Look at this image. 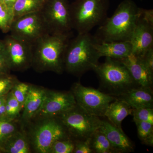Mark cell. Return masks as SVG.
<instances>
[{"mask_svg":"<svg viewBox=\"0 0 153 153\" xmlns=\"http://www.w3.org/2000/svg\"><path fill=\"white\" fill-rule=\"evenodd\" d=\"M16 131V126L11 120L0 118V145Z\"/></svg>","mask_w":153,"mask_h":153,"instance_id":"obj_27","label":"cell"},{"mask_svg":"<svg viewBox=\"0 0 153 153\" xmlns=\"http://www.w3.org/2000/svg\"><path fill=\"white\" fill-rule=\"evenodd\" d=\"M91 144L93 152L97 153H110L115 152L104 133L100 129L91 137Z\"/></svg>","mask_w":153,"mask_h":153,"instance_id":"obj_22","label":"cell"},{"mask_svg":"<svg viewBox=\"0 0 153 153\" xmlns=\"http://www.w3.org/2000/svg\"><path fill=\"white\" fill-rule=\"evenodd\" d=\"M134 121L147 122L153 124V108H133Z\"/></svg>","mask_w":153,"mask_h":153,"instance_id":"obj_28","label":"cell"},{"mask_svg":"<svg viewBox=\"0 0 153 153\" xmlns=\"http://www.w3.org/2000/svg\"><path fill=\"white\" fill-rule=\"evenodd\" d=\"M3 1V0H0V2Z\"/></svg>","mask_w":153,"mask_h":153,"instance_id":"obj_38","label":"cell"},{"mask_svg":"<svg viewBox=\"0 0 153 153\" xmlns=\"http://www.w3.org/2000/svg\"><path fill=\"white\" fill-rule=\"evenodd\" d=\"M95 42L90 33L78 34L70 39L64 54V69L75 75L93 70L100 58L94 47Z\"/></svg>","mask_w":153,"mask_h":153,"instance_id":"obj_3","label":"cell"},{"mask_svg":"<svg viewBox=\"0 0 153 153\" xmlns=\"http://www.w3.org/2000/svg\"><path fill=\"white\" fill-rule=\"evenodd\" d=\"M71 33H48L32 44V66L38 71L61 74L64 70V54Z\"/></svg>","mask_w":153,"mask_h":153,"instance_id":"obj_2","label":"cell"},{"mask_svg":"<svg viewBox=\"0 0 153 153\" xmlns=\"http://www.w3.org/2000/svg\"><path fill=\"white\" fill-rule=\"evenodd\" d=\"M0 149H1V148H0Z\"/></svg>","mask_w":153,"mask_h":153,"instance_id":"obj_39","label":"cell"},{"mask_svg":"<svg viewBox=\"0 0 153 153\" xmlns=\"http://www.w3.org/2000/svg\"><path fill=\"white\" fill-rule=\"evenodd\" d=\"M137 126L138 136L146 145H153V124L144 121H134Z\"/></svg>","mask_w":153,"mask_h":153,"instance_id":"obj_24","label":"cell"},{"mask_svg":"<svg viewBox=\"0 0 153 153\" xmlns=\"http://www.w3.org/2000/svg\"><path fill=\"white\" fill-rule=\"evenodd\" d=\"M132 53L139 57L153 47V10L140 8L133 33L130 41Z\"/></svg>","mask_w":153,"mask_h":153,"instance_id":"obj_10","label":"cell"},{"mask_svg":"<svg viewBox=\"0 0 153 153\" xmlns=\"http://www.w3.org/2000/svg\"><path fill=\"white\" fill-rule=\"evenodd\" d=\"M75 145L72 142L63 139L55 142L49 151V153H73Z\"/></svg>","mask_w":153,"mask_h":153,"instance_id":"obj_30","label":"cell"},{"mask_svg":"<svg viewBox=\"0 0 153 153\" xmlns=\"http://www.w3.org/2000/svg\"><path fill=\"white\" fill-rule=\"evenodd\" d=\"M3 2L9 7L13 8L17 0H3Z\"/></svg>","mask_w":153,"mask_h":153,"instance_id":"obj_35","label":"cell"},{"mask_svg":"<svg viewBox=\"0 0 153 153\" xmlns=\"http://www.w3.org/2000/svg\"><path fill=\"white\" fill-rule=\"evenodd\" d=\"M132 111L133 108L125 101L120 99H116L108 105L104 117L108 119L111 123L122 129L123 121L132 114Z\"/></svg>","mask_w":153,"mask_h":153,"instance_id":"obj_19","label":"cell"},{"mask_svg":"<svg viewBox=\"0 0 153 153\" xmlns=\"http://www.w3.org/2000/svg\"><path fill=\"white\" fill-rule=\"evenodd\" d=\"M100 129L104 133L115 152H131L132 144L122 129L106 121H102Z\"/></svg>","mask_w":153,"mask_h":153,"instance_id":"obj_17","label":"cell"},{"mask_svg":"<svg viewBox=\"0 0 153 153\" xmlns=\"http://www.w3.org/2000/svg\"><path fill=\"white\" fill-rule=\"evenodd\" d=\"M76 106L72 92L46 90L43 103L35 116L45 118L59 116Z\"/></svg>","mask_w":153,"mask_h":153,"instance_id":"obj_12","label":"cell"},{"mask_svg":"<svg viewBox=\"0 0 153 153\" xmlns=\"http://www.w3.org/2000/svg\"><path fill=\"white\" fill-rule=\"evenodd\" d=\"M93 152L91 144V137L80 141L76 143L74 146L73 153H91Z\"/></svg>","mask_w":153,"mask_h":153,"instance_id":"obj_31","label":"cell"},{"mask_svg":"<svg viewBox=\"0 0 153 153\" xmlns=\"http://www.w3.org/2000/svg\"><path fill=\"white\" fill-rule=\"evenodd\" d=\"M22 108L21 105L15 98L11 91L9 92L7 94L6 101L7 118L13 120L18 116Z\"/></svg>","mask_w":153,"mask_h":153,"instance_id":"obj_26","label":"cell"},{"mask_svg":"<svg viewBox=\"0 0 153 153\" xmlns=\"http://www.w3.org/2000/svg\"><path fill=\"white\" fill-rule=\"evenodd\" d=\"M6 63L9 70L23 71L33 64L32 45L10 35L3 40Z\"/></svg>","mask_w":153,"mask_h":153,"instance_id":"obj_11","label":"cell"},{"mask_svg":"<svg viewBox=\"0 0 153 153\" xmlns=\"http://www.w3.org/2000/svg\"><path fill=\"white\" fill-rule=\"evenodd\" d=\"M10 32L14 38L31 45L49 33L41 11L15 18Z\"/></svg>","mask_w":153,"mask_h":153,"instance_id":"obj_9","label":"cell"},{"mask_svg":"<svg viewBox=\"0 0 153 153\" xmlns=\"http://www.w3.org/2000/svg\"><path fill=\"white\" fill-rule=\"evenodd\" d=\"M109 0H75L70 4L72 29L78 34L89 33L107 18Z\"/></svg>","mask_w":153,"mask_h":153,"instance_id":"obj_4","label":"cell"},{"mask_svg":"<svg viewBox=\"0 0 153 153\" xmlns=\"http://www.w3.org/2000/svg\"><path fill=\"white\" fill-rule=\"evenodd\" d=\"M71 92L77 106L88 113L99 117L104 116L108 105L117 99L79 82L73 84Z\"/></svg>","mask_w":153,"mask_h":153,"instance_id":"obj_8","label":"cell"},{"mask_svg":"<svg viewBox=\"0 0 153 153\" xmlns=\"http://www.w3.org/2000/svg\"><path fill=\"white\" fill-rule=\"evenodd\" d=\"M17 81L8 73H0V97L7 95Z\"/></svg>","mask_w":153,"mask_h":153,"instance_id":"obj_29","label":"cell"},{"mask_svg":"<svg viewBox=\"0 0 153 153\" xmlns=\"http://www.w3.org/2000/svg\"><path fill=\"white\" fill-rule=\"evenodd\" d=\"M94 47L100 57H105L117 60L126 58L132 53V46L129 41L95 42Z\"/></svg>","mask_w":153,"mask_h":153,"instance_id":"obj_15","label":"cell"},{"mask_svg":"<svg viewBox=\"0 0 153 153\" xmlns=\"http://www.w3.org/2000/svg\"><path fill=\"white\" fill-rule=\"evenodd\" d=\"M7 95L0 97V106L6 102Z\"/></svg>","mask_w":153,"mask_h":153,"instance_id":"obj_36","label":"cell"},{"mask_svg":"<svg viewBox=\"0 0 153 153\" xmlns=\"http://www.w3.org/2000/svg\"><path fill=\"white\" fill-rule=\"evenodd\" d=\"M0 118H7L6 114V102L0 106Z\"/></svg>","mask_w":153,"mask_h":153,"instance_id":"obj_34","label":"cell"},{"mask_svg":"<svg viewBox=\"0 0 153 153\" xmlns=\"http://www.w3.org/2000/svg\"><path fill=\"white\" fill-rule=\"evenodd\" d=\"M30 86L27 83L17 81L11 90V93L19 102L22 108H24Z\"/></svg>","mask_w":153,"mask_h":153,"instance_id":"obj_25","label":"cell"},{"mask_svg":"<svg viewBox=\"0 0 153 153\" xmlns=\"http://www.w3.org/2000/svg\"><path fill=\"white\" fill-rule=\"evenodd\" d=\"M43 1L44 3H45L46 1H48V0H43Z\"/></svg>","mask_w":153,"mask_h":153,"instance_id":"obj_37","label":"cell"},{"mask_svg":"<svg viewBox=\"0 0 153 153\" xmlns=\"http://www.w3.org/2000/svg\"><path fill=\"white\" fill-rule=\"evenodd\" d=\"M104 86L119 94L132 87L135 82L127 68L120 60L106 57L94 69Z\"/></svg>","mask_w":153,"mask_h":153,"instance_id":"obj_5","label":"cell"},{"mask_svg":"<svg viewBox=\"0 0 153 153\" xmlns=\"http://www.w3.org/2000/svg\"><path fill=\"white\" fill-rule=\"evenodd\" d=\"M9 71L6 63L4 44L3 41L0 40V73H8Z\"/></svg>","mask_w":153,"mask_h":153,"instance_id":"obj_32","label":"cell"},{"mask_svg":"<svg viewBox=\"0 0 153 153\" xmlns=\"http://www.w3.org/2000/svg\"><path fill=\"white\" fill-rule=\"evenodd\" d=\"M119 95V99L125 101L132 108H153V96L151 87L130 88Z\"/></svg>","mask_w":153,"mask_h":153,"instance_id":"obj_16","label":"cell"},{"mask_svg":"<svg viewBox=\"0 0 153 153\" xmlns=\"http://www.w3.org/2000/svg\"><path fill=\"white\" fill-rule=\"evenodd\" d=\"M66 136L65 128L61 123L53 119L44 121L36 128L33 133L34 148L38 153H49L53 144Z\"/></svg>","mask_w":153,"mask_h":153,"instance_id":"obj_13","label":"cell"},{"mask_svg":"<svg viewBox=\"0 0 153 153\" xmlns=\"http://www.w3.org/2000/svg\"><path fill=\"white\" fill-rule=\"evenodd\" d=\"M14 19L13 8L3 1L0 2V30L3 33L10 32Z\"/></svg>","mask_w":153,"mask_h":153,"instance_id":"obj_23","label":"cell"},{"mask_svg":"<svg viewBox=\"0 0 153 153\" xmlns=\"http://www.w3.org/2000/svg\"><path fill=\"white\" fill-rule=\"evenodd\" d=\"M68 0H48L41 13L49 33L64 34L72 30Z\"/></svg>","mask_w":153,"mask_h":153,"instance_id":"obj_7","label":"cell"},{"mask_svg":"<svg viewBox=\"0 0 153 153\" xmlns=\"http://www.w3.org/2000/svg\"><path fill=\"white\" fill-rule=\"evenodd\" d=\"M46 90L31 85L24 106L22 117L28 121L36 116L43 103Z\"/></svg>","mask_w":153,"mask_h":153,"instance_id":"obj_18","label":"cell"},{"mask_svg":"<svg viewBox=\"0 0 153 153\" xmlns=\"http://www.w3.org/2000/svg\"><path fill=\"white\" fill-rule=\"evenodd\" d=\"M148 69L153 73V47L147 50L141 57Z\"/></svg>","mask_w":153,"mask_h":153,"instance_id":"obj_33","label":"cell"},{"mask_svg":"<svg viewBox=\"0 0 153 153\" xmlns=\"http://www.w3.org/2000/svg\"><path fill=\"white\" fill-rule=\"evenodd\" d=\"M59 117L60 123L72 136L82 140L90 138L100 128L102 121L77 105Z\"/></svg>","mask_w":153,"mask_h":153,"instance_id":"obj_6","label":"cell"},{"mask_svg":"<svg viewBox=\"0 0 153 153\" xmlns=\"http://www.w3.org/2000/svg\"><path fill=\"white\" fill-rule=\"evenodd\" d=\"M120 61L127 68L135 83L140 86L151 87L153 73L148 69L141 57L131 53Z\"/></svg>","mask_w":153,"mask_h":153,"instance_id":"obj_14","label":"cell"},{"mask_svg":"<svg viewBox=\"0 0 153 153\" xmlns=\"http://www.w3.org/2000/svg\"><path fill=\"white\" fill-rule=\"evenodd\" d=\"M43 0H17L13 7L14 19L39 12L44 4Z\"/></svg>","mask_w":153,"mask_h":153,"instance_id":"obj_21","label":"cell"},{"mask_svg":"<svg viewBox=\"0 0 153 153\" xmlns=\"http://www.w3.org/2000/svg\"><path fill=\"white\" fill-rule=\"evenodd\" d=\"M140 7L132 0H123L111 17L100 25L94 36L96 42L130 41Z\"/></svg>","mask_w":153,"mask_h":153,"instance_id":"obj_1","label":"cell"},{"mask_svg":"<svg viewBox=\"0 0 153 153\" xmlns=\"http://www.w3.org/2000/svg\"><path fill=\"white\" fill-rule=\"evenodd\" d=\"M0 146L1 149L8 153H30L27 140L24 134L16 131L9 137Z\"/></svg>","mask_w":153,"mask_h":153,"instance_id":"obj_20","label":"cell"}]
</instances>
